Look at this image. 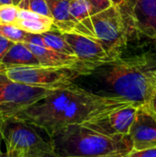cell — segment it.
<instances>
[{"instance_id":"6da1fadb","label":"cell","mask_w":156,"mask_h":157,"mask_svg":"<svg viewBox=\"0 0 156 157\" xmlns=\"http://www.w3.org/2000/svg\"><path fill=\"white\" fill-rule=\"evenodd\" d=\"M131 104L135 103L117 97L99 96L73 83L56 89L14 117L43 130L50 137L68 125L84 124Z\"/></svg>"},{"instance_id":"7a4b0ae2","label":"cell","mask_w":156,"mask_h":157,"mask_svg":"<svg viewBox=\"0 0 156 157\" xmlns=\"http://www.w3.org/2000/svg\"><path fill=\"white\" fill-rule=\"evenodd\" d=\"M105 65L107 67L96 75L100 85L88 91L143 104L156 90V60L153 54L120 57Z\"/></svg>"},{"instance_id":"3957f363","label":"cell","mask_w":156,"mask_h":157,"mask_svg":"<svg viewBox=\"0 0 156 157\" xmlns=\"http://www.w3.org/2000/svg\"><path fill=\"white\" fill-rule=\"evenodd\" d=\"M49 138L58 157H127L132 151L129 135L105 134L82 124L68 125Z\"/></svg>"},{"instance_id":"277c9868","label":"cell","mask_w":156,"mask_h":157,"mask_svg":"<svg viewBox=\"0 0 156 157\" xmlns=\"http://www.w3.org/2000/svg\"><path fill=\"white\" fill-rule=\"evenodd\" d=\"M129 31L120 6L112 5L74 23L63 32L89 37L101 43L113 58L118 59L121 57L122 50L127 45Z\"/></svg>"},{"instance_id":"5b68a950","label":"cell","mask_w":156,"mask_h":157,"mask_svg":"<svg viewBox=\"0 0 156 157\" xmlns=\"http://www.w3.org/2000/svg\"><path fill=\"white\" fill-rule=\"evenodd\" d=\"M11 80L32 86L60 89L71 86L76 79L93 72L86 67L18 66L3 70Z\"/></svg>"},{"instance_id":"8992f818","label":"cell","mask_w":156,"mask_h":157,"mask_svg":"<svg viewBox=\"0 0 156 157\" xmlns=\"http://www.w3.org/2000/svg\"><path fill=\"white\" fill-rule=\"evenodd\" d=\"M0 132L6 152H17L24 157H34L52 152L33 125L15 117L0 119Z\"/></svg>"},{"instance_id":"52a82bcc","label":"cell","mask_w":156,"mask_h":157,"mask_svg":"<svg viewBox=\"0 0 156 157\" xmlns=\"http://www.w3.org/2000/svg\"><path fill=\"white\" fill-rule=\"evenodd\" d=\"M55 90L15 82L0 70V119L14 117Z\"/></svg>"},{"instance_id":"ba28073f","label":"cell","mask_w":156,"mask_h":157,"mask_svg":"<svg viewBox=\"0 0 156 157\" xmlns=\"http://www.w3.org/2000/svg\"><path fill=\"white\" fill-rule=\"evenodd\" d=\"M120 6L129 30L156 43V0H124Z\"/></svg>"},{"instance_id":"9c48e42d","label":"cell","mask_w":156,"mask_h":157,"mask_svg":"<svg viewBox=\"0 0 156 157\" xmlns=\"http://www.w3.org/2000/svg\"><path fill=\"white\" fill-rule=\"evenodd\" d=\"M61 34L73 50L74 54L80 61L95 67L96 70L117 60L108 52L101 43L89 37L73 32Z\"/></svg>"},{"instance_id":"30bf717a","label":"cell","mask_w":156,"mask_h":157,"mask_svg":"<svg viewBox=\"0 0 156 157\" xmlns=\"http://www.w3.org/2000/svg\"><path fill=\"white\" fill-rule=\"evenodd\" d=\"M129 136L132 142V151L156 147V118L147 102L138 107Z\"/></svg>"},{"instance_id":"8fae6325","label":"cell","mask_w":156,"mask_h":157,"mask_svg":"<svg viewBox=\"0 0 156 157\" xmlns=\"http://www.w3.org/2000/svg\"><path fill=\"white\" fill-rule=\"evenodd\" d=\"M141 104H131L121 108L109 115L85 122L84 126L105 134L129 135L130 128L133 122L138 107Z\"/></svg>"},{"instance_id":"7c38bea8","label":"cell","mask_w":156,"mask_h":157,"mask_svg":"<svg viewBox=\"0 0 156 157\" xmlns=\"http://www.w3.org/2000/svg\"><path fill=\"white\" fill-rule=\"evenodd\" d=\"M25 43V42H24ZM27 47L37 57L40 65L49 67H86L90 69L93 73L96 68L80 61L74 55H68L56 52L47 45H36L32 43H25ZM92 75V74H91Z\"/></svg>"},{"instance_id":"4fadbf2b","label":"cell","mask_w":156,"mask_h":157,"mask_svg":"<svg viewBox=\"0 0 156 157\" xmlns=\"http://www.w3.org/2000/svg\"><path fill=\"white\" fill-rule=\"evenodd\" d=\"M40 63L24 42H13L1 60L0 70L18 66H37Z\"/></svg>"},{"instance_id":"5bb4252c","label":"cell","mask_w":156,"mask_h":157,"mask_svg":"<svg viewBox=\"0 0 156 157\" xmlns=\"http://www.w3.org/2000/svg\"><path fill=\"white\" fill-rule=\"evenodd\" d=\"M53 24L55 31L62 33L73 26L75 22L70 15V2L71 0H45Z\"/></svg>"},{"instance_id":"9a60e30c","label":"cell","mask_w":156,"mask_h":157,"mask_svg":"<svg viewBox=\"0 0 156 157\" xmlns=\"http://www.w3.org/2000/svg\"><path fill=\"white\" fill-rule=\"evenodd\" d=\"M14 25L31 34H42L48 31H55L52 18L47 17L33 19H17Z\"/></svg>"},{"instance_id":"2e32d148","label":"cell","mask_w":156,"mask_h":157,"mask_svg":"<svg viewBox=\"0 0 156 157\" xmlns=\"http://www.w3.org/2000/svg\"><path fill=\"white\" fill-rule=\"evenodd\" d=\"M40 35H41L45 44L49 48H51L56 52L64 53V54L74 55L73 50L68 45V43L65 41V40L63 39V37L62 36L61 33H59L57 31H48V32H44Z\"/></svg>"},{"instance_id":"e0dca14e","label":"cell","mask_w":156,"mask_h":157,"mask_svg":"<svg viewBox=\"0 0 156 157\" xmlns=\"http://www.w3.org/2000/svg\"><path fill=\"white\" fill-rule=\"evenodd\" d=\"M69 11L75 23L97 13L88 0H71Z\"/></svg>"},{"instance_id":"ac0fdd59","label":"cell","mask_w":156,"mask_h":157,"mask_svg":"<svg viewBox=\"0 0 156 157\" xmlns=\"http://www.w3.org/2000/svg\"><path fill=\"white\" fill-rule=\"evenodd\" d=\"M28 32L18 29L15 25L0 24V36L12 42H24Z\"/></svg>"},{"instance_id":"d6986e66","label":"cell","mask_w":156,"mask_h":157,"mask_svg":"<svg viewBox=\"0 0 156 157\" xmlns=\"http://www.w3.org/2000/svg\"><path fill=\"white\" fill-rule=\"evenodd\" d=\"M17 7L19 9L29 10L51 18L48 5L45 0H21V2L17 5Z\"/></svg>"},{"instance_id":"ffe728a7","label":"cell","mask_w":156,"mask_h":157,"mask_svg":"<svg viewBox=\"0 0 156 157\" xmlns=\"http://www.w3.org/2000/svg\"><path fill=\"white\" fill-rule=\"evenodd\" d=\"M18 7L16 5H2L0 6V24L14 25L17 19Z\"/></svg>"},{"instance_id":"44dd1931","label":"cell","mask_w":156,"mask_h":157,"mask_svg":"<svg viewBox=\"0 0 156 157\" xmlns=\"http://www.w3.org/2000/svg\"><path fill=\"white\" fill-rule=\"evenodd\" d=\"M127 157H156V147L142 151H131Z\"/></svg>"},{"instance_id":"7402d4cb","label":"cell","mask_w":156,"mask_h":157,"mask_svg":"<svg viewBox=\"0 0 156 157\" xmlns=\"http://www.w3.org/2000/svg\"><path fill=\"white\" fill-rule=\"evenodd\" d=\"M88 1L91 3V5L96 8L97 12L102 11L113 5L110 0H88Z\"/></svg>"},{"instance_id":"603a6c76","label":"cell","mask_w":156,"mask_h":157,"mask_svg":"<svg viewBox=\"0 0 156 157\" xmlns=\"http://www.w3.org/2000/svg\"><path fill=\"white\" fill-rule=\"evenodd\" d=\"M12 41L3 38L2 36H0V63L2 58L4 57V55L6 54V52H7V50L9 49V47L12 45Z\"/></svg>"},{"instance_id":"cb8c5ba5","label":"cell","mask_w":156,"mask_h":157,"mask_svg":"<svg viewBox=\"0 0 156 157\" xmlns=\"http://www.w3.org/2000/svg\"><path fill=\"white\" fill-rule=\"evenodd\" d=\"M149 108L152 111V113L155 116L156 118V90L154 92V94L152 95V97L150 98V99L147 101Z\"/></svg>"},{"instance_id":"d4e9b609","label":"cell","mask_w":156,"mask_h":157,"mask_svg":"<svg viewBox=\"0 0 156 157\" xmlns=\"http://www.w3.org/2000/svg\"><path fill=\"white\" fill-rule=\"evenodd\" d=\"M34 157H58L57 155H55L52 152L51 153H45V154H42V155H37V156Z\"/></svg>"},{"instance_id":"484cf974","label":"cell","mask_w":156,"mask_h":157,"mask_svg":"<svg viewBox=\"0 0 156 157\" xmlns=\"http://www.w3.org/2000/svg\"><path fill=\"white\" fill-rule=\"evenodd\" d=\"M10 4H13L12 0H0V6H2V5H10Z\"/></svg>"},{"instance_id":"4316f807","label":"cell","mask_w":156,"mask_h":157,"mask_svg":"<svg viewBox=\"0 0 156 157\" xmlns=\"http://www.w3.org/2000/svg\"><path fill=\"white\" fill-rule=\"evenodd\" d=\"M110 1L112 2V4H113V5L120 6V5L123 3V1H124V0H110Z\"/></svg>"},{"instance_id":"83f0119b","label":"cell","mask_w":156,"mask_h":157,"mask_svg":"<svg viewBox=\"0 0 156 157\" xmlns=\"http://www.w3.org/2000/svg\"><path fill=\"white\" fill-rule=\"evenodd\" d=\"M20 2H21V0H12L13 5H16V6H17Z\"/></svg>"},{"instance_id":"f1b7e54d","label":"cell","mask_w":156,"mask_h":157,"mask_svg":"<svg viewBox=\"0 0 156 157\" xmlns=\"http://www.w3.org/2000/svg\"><path fill=\"white\" fill-rule=\"evenodd\" d=\"M0 157H7V155H6V153H3V152H1V153H0Z\"/></svg>"},{"instance_id":"f546056e","label":"cell","mask_w":156,"mask_h":157,"mask_svg":"<svg viewBox=\"0 0 156 157\" xmlns=\"http://www.w3.org/2000/svg\"><path fill=\"white\" fill-rule=\"evenodd\" d=\"M3 142V139H2V135H1V132H0V153H1V143Z\"/></svg>"}]
</instances>
